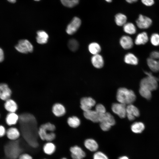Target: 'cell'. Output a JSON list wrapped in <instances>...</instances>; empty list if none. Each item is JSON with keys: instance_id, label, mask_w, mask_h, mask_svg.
<instances>
[{"instance_id": "603a6c76", "label": "cell", "mask_w": 159, "mask_h": 159, "mask_svg": "<svg viewBox=\"0 0 159 159\" xmlns=\"http://www.w3.org/2000/svg\"><path fill=\"white\" fill-rule=\"evenodd\" d=\"M19 119V116L15 112H9L7 115L6 120L9 125L16 124Z\"/></svg>"}, {"instance_id": "d6a6232c", "label": "cell", "mask_w": 159, "mask_h": 159, "mask_svg": "<svg viewBox=\"0 0 159 159\" xmlns=\"http://www.w3.org/2000/svg\"><path fill=\"white\" fill-rule=\"evenodd\" d=\"M60 1L64 6L72 8L78 4L79 0H60Z\"/></svg>"}, {"instance_id": "f35d334b", "label": "cell", "mask_w": 159, "mask_h": 159, "mask_svg": "<svg viewBox=\"0 0 159 159\" xmlns=\"http://www.w3.org/2000/svg\"><path fill=\"white\" fill-rule=\"evenodd\" d=\"M141 1L143 4L148 6H151L155 3L154 0H141Z\"/></svg>"}, {"instance_id": "7dc6e473", "label": "cell", "mask_w": 159, "mask_h": 159, "mask_svg": "<svg viewBox=\"0 0 159 159\" xmlns=\"http://www.w3.org/2000/svg\"><path fill=\"white\" fill-rule=\"evenodd\" d=\"M34 0L36 1H40V0Z\"/></svg>"}, {"instance_id": "4316f807", "label": "cell", "mask_w": 159, "mask_h": 159, "mask_svg": "<svg viewBox=\"0 0 159 159\" xmlns=\"http://www.w3.org/2000/svg\"><path fill=\"white\" fill-rule=\"evenodd\" d=\"M145 128L144 124L140 122H135L131 126V129L132 132L136 133H141L144 130Z\"/></svg>"}, {"instance_id": "d4e9b609", "label": "cell", "mask_w": 159, "mask_h": 159, "mask_svg": "<svg viewBox=\"0 0 159 159\" xmlns=\"http://www.w3.org/2000/svg\"><path fill=\"white\" fill-rule=\"evenodd\" d=\"M84 145L87 149L91 151H96L98 147L96 141L92 139H88L85 140L84 142Z\"/></svg>"}, {"instance_id": "4fadbf2b", "label": "cell", "mask_w": 159, "mask_h": 159, "mask_svg": "<svg viewBox=\"0 0 159 159\" xmlns=\"http://www.w3.org/2000/svg\"><path fill=\"white\" fill-rule=\"evenodd\" d=\"M12 92L8 85L5 83L0 84V99L6 101L10 98Z\"/></svg>"}, {"instance_id": "6da1fadb", "label": "cell", "mask_w": 159, "mask_h": 159, "mask_svg": "<svg viewBox=\"0 0 159 159\" xmlns=\"http://www.w3.org/2000/svg\"><path fill=\"white\" fill-rule=\"evenodd\" d=\"M19 141L17 140H12L5 146L4 152L8 159H18L21 154L25 153L24 144L22 145Z\"/></svg>"}, {"instance_id": "7bdbcfd3", "label": "cell", "mask_w": 159, "mask_h": 159, "mask_svg": "<svg viewBox=\"0 0 159 159\" xmlns=\"http://www.w3.org/2000/svg\"><path fill=\"white\" fill-rule=\"evenodd\" d=\"M118 159H129V158L126 156H124L119 157Z\"/></svg>"}, {"instance_id": "d590c367", "label": "cell", "mask_w": 159, "mask_h": 159, "mask_svg": "<svg viewBox=\"0 0 159 159\" xmlns=\"http://www.w3.org/2000/svg\"><path fill=\"white\" fill-rule=\"evenodd\" d=\"M93 159H108L107 157L101 152L95 153L93 155Z\"/></svg>"}, {"instance_id": "5b68a950", "label": "cell", "mask_w": 159, "mask_h": 159, "mask_svg": "<svg viewBox=\"0 0 159 159\" xmlns=\"http://www.w3.org/2000/svg\"><path fill=\"white\" fill-rule=\"evenodd\" d=\"M15 48L19 52L24 54L32 52L33 50V46L28 40L23 39L19 40L15 46Z\"/></svg>"}, {"instance_id": "ac0fdd59", "label": "cell", "mask_w": 159, "mask_h": 159, "mask_svg": "<svg viewBox=\"0 0 159 159\" xmlns=\"http://www.w3.org/2000/svg\"><path fill=\"white\" fill-rule=\"evenodd\" d=\"M4 107L5 109L9 112H15L18 109L16 103L10 98L5 101Z\"/></svg>"}, {"instance_id": "7402d4cb", "label": "cell", "mask_w": 159, "mask_h": 159, "mask_svg": "<svg viewBox=\"0 0 159 159\" xmlns=\"http://www.w3.org/2000/svg\"><path fill=\"white\" fill-rule=\"evenodd\" d=\"M43 149L45 154L50 155L55 152L56 150V146L52 142H47L44 145Z\"/></svg>"}, {"instance_id": "ba28073f", "label": "cell", "mask_w": 159, "mask_h": 159, "mask_svg": "<svg viewBox=\"0 0 159 159\" xmlns=\"http://www.w3.org/2000/svg\"><path fill=\"white\" fill-rule=\"evenodd\" d=\"M81 24L80 19L78 17H74L67 26V33L69 35L74 34L78 30Z\"/></svg>"}, {"instance_id": "7a4b0ae2", "label": "cell", "mask_w": 159, "mask_h": 159, "mask_svg": "<svg viewBox=\"0 0 159 159\" xmlns=\"http://www.w3.org/2000/svg\"><path fill=\"white\" fill-rule=\"evenodd\" d=\"M136 99V95L132 90L121 87L117 90L116 99L119 102L126 105L132 104L135 101Z\"/></svg>"}, {"instance_id": "2e32d148", "label": "cell", "mask_w": 159, "mask_h": 159, "mask_svg": "<svg viewBox=\"0 0 159 159\" xmlns=\"http://www.w3.org/2000/svg\"><path fill=\"white\" fill-rule=\"evenodd\" d=\"M105 122L110 124L112 126L114 125L115 121L113 116L109 112L99 114V122Z\"/></svg>"}, {"instance_id": "b9f144b4", "label": "cell", "mask_w": 159, "mask_h": 159, "mask_svg": "<svg viewBox=\"0 0 159 159\" xmlns=\"http://www.w3.org/2000/svg\"><path fill=\"white\" fill-rule=\"evenodd\" d=\"M128 3L131 4L137 2L138 0H125Z\"/></svg>"}, {"instance_id": "bcb514c9", "label": "cell", "mask_w": 159, "mask_h": 159, "mask_svg": "<svg viewBox=\"0 0 159 159\" xmlns=\"http://www.w3.org/2000/svg\"><path fill=\"white\" fill-rule=\"evenodd\" d=\"M61 159H68L65 157H63V158H62Z\"/></svg>"}, {"instance_id": "f1b7e54d", "label": "cell", "mask_w": 159, "mask_h": 159, "mask_svg": "<svg viewBox=\"0 0 159 159\" xmlns=\"http://www.w3.org/2000/svg\"><path fill=\"white\" fill-rule=\"evenodd\" d=\"M123 26L124 31L128 34H133L136 32V27L132 23H126Z\"/></svg>"}, {"instance_id": "7c38bea8", "label": "cell", "mask_w": 159, "mask_h": 159, "mask_svg": "<svg viewBox=\"0 0 159 159\" xmlns=\"http://www.w3.org/2000/svg\"><path fill=\"white\" fill-rule=\"evenodd\" d=\"M52 112L56 117H60L64 116L66 113V109L64 106L60 103L54 104L52 107Z\"/></svg>"}, {"instance_id": "30bf717a", "label": "cell", "mask_w": 159, "mask_h": 159, "mask_svg": "<svg viewBox=\"0 0 159 159\" xmlns=\"http://www.w3.org/2000/svg\"><path fill=\"white\" fill-rule=\"evenodd\" d=\"M80 108L84 112L91 110L96 104L95 101L91 97H84L80 101Z\"/></svg>"}, {"instance_id": "52a82bcc", "label": "cell", "mask_w": 159, "mask_h": 159, "mask_svg": "<svg viewBox=\"0 0 159 159\" xmlns=\"http://www.w3.org/2000/svg\"><path fill=\"white\" fill-rule=\"evenodd\" d=\"M126 105L121 103H115L112 105V111L120 118L125 117L126 115Z\"/></svg>"}, {"instance_id": "cb8c5ba5", "label": "cell", "mask_w": 159, "mask_h": 159, "mask_svg": "<svg viewBox=\"0 0 159 159\" xmlns=\"http://www.w3.org/2000/svg\"><path fill=\"white\" fill-rule=\"evenodd\" d=\"M125 62L128 64L136 65L138 63V58L133 54L129 53L125 55L124 58Z\"/></svg>"}, {"instance_id": "74e56055", "label": "cell", "mask_w": 159, "mask_h": 159, "mask_svg": "<svg viewBox=\"0 0 159 159\" xmlns=\"http://www.w3.org/2000/svg\"><path fill=\"white\" fill-rule=\"evenodd\" d=\"M18 159H33L32 157L27 153H23L21 154Z\"/></svg>"}, {"instance_id": "c3c4849f", "label": "cell", "mask_w": 159, "mask_h": 159, "mask_svg": "<svg viewBox=\"0 0 159 159\" xmlns=\"http://www.w3.org/2000/svg\"><path fill=\"white\" fill-rule=\"evenodd\" d=\"M45 159V158H44V159Z\"/></svg>"}, {"instance_id": "e0dca14e", "label": "cell", "mask_w": 159, "mask_h": 159, "mask_svg": "<svg viewBox=\"0 0 159 159\" xmlns=\"http://www.w3.org/2000/svg\"><path fill=\"white\" fill-rule=\"evenodd\" d=\"M83 115L87 119L94 122H99V114L96 111L91 110L84 112Z\"/></svg>"}, {"instance_id": "9c48e42d", "label": "cell", "mask_w": 159, "mask_h": 159, "mask_svg": "<svg viewBox=\"0 0 159 159\" xmlns=\"http://www.w3.org/2000/svg\"><path fill=\"white\" fill-rule=\"evenodd\" d=\"M126 115L128 119L132 121L134 120L136 117L140 115V112L137 107L132 104L126 106Z\"/></svg>"}, {"instance_id": "8fae6325", "label": "cell", "mask_w": 159, "mask_h": 159, "mask_svg": "<svg viewBox=\"0 0 159 159\" xmlns=\"http://www.w3.org/2000/svg\"><path fill=\"white\" fill-rule=\"evenodd\" d=\"M69 151L72 159H82L86 155L85 152L82 149L77 145L71 147Z\"/></svg>"}, {"instance_id": "ffe728a7", "label": "cell", "mask_w": 159, "mask_h": 159, "mask_svg": "<svg viewBox=\"0 0 159 159\" xmlns=\"http://www.w3.org/2000/svg\"><path fill=\"white\" fill-rule=\"evenodd\" d=\"M148 35L145 32H143L138 34L134 41L137 45H141L145 44L148 41Z\"/></svg>"}, {"instance_id": "3957f363", "label": "cell", "mask_w": 159, "mask_h": 159, "mask_svg": "<svg viewBox=\"0 0 159 159\" xmlns=\"http://www.w3.org/2000/svg\"><path fill=\"white\" fill-rule=\"evenodd\" d=\"M144 73L147 76L141 80L140 86L146 88L152 92L156 90L158 87V82L159 79L150 72L145 71Z\"/></svg>"}, {"instance_id": "ab89813d", "label": "cell", "mask_w": 159, "mask_h": 159, "mask_svg": "<svg viewBox=\"0 0 159 159\" xmlns=\"http://www.w3.org/2000/svg\"><path fill=\"white\" fill-rule=\"evenodd\" d=\"M6 131L4 127L2 125H0V137L4 135Z\"/></svg>"}, {"instance_id": "9a60e30c", "label": "cell", "mask_w": 159, "mask_h": 159, "mask_svg": "<svg viewBox=\"0 0 159 159\" xmlns=\"http://www.w3.org/2000/svg\"><path fill=\"white\" fill-rule=\"evenodd\" d=\"M93 66L97 69L102 68L104 65V60L102 57L99 54L93 55L91 58Z\"/></svg>"}, {"instance_id": "277c9868", "label": "cell", "mask_w": 159, "mask_h": 159, "mask_svg": "<svg viewBox=\"0 0 159 159\" xmlns=\"http://www.w3.org/2000/svg\"><path fill=\"white\" fill-rule=\"evenodd\" d=\"M147 62L148 67L152 71L159 72V52H152L147 59Z\"/></svg>"}, {"instance_id": "f546056e", "label": "cell", "mask_w": 159, "mask_h": 159, "mask_svg": "<svg viewBox=\"0 0 159 159\" xmlns=\"http://www.w3.org/2000/svg\"><path fill=\"white\" fill-rule=\"evenodd\" d=\"M127 20V16L122 14L118 13L115 16V21L118 26H123L126 23Z\"/></svg>"}, {"instance_id": "8992f818", "label": "cell", "mask_w": 159, "mask_h": 159, "mask_svg": "<svg viewBox=\"0 0 159 159\" xmlns=\"http://www.w3.org/2000/svg\"><path fill=\"white\" fill-rule=\"evenodd\" d=\"M137 26L140 29H145L150 27L152 23V21L149 17L140 14L136 21Z\"/></svg>"}, {"instance_id": "4dcf8cb0", "label": "cell", "mask_w": 159, "mask_h": 159, "mask_svg": "<svg viewBox=\"0 0 159 159\" xmlns=\"http://www.w3.org/2000/svg\"><path fill=\"white\" fill-rule=\"evenodd\" d=\"M139 93L141 96L147 100H150L152 97V93L150 90L144 87L140 86Z\"/></svg>"}, {"instance_id": "5bb4252c", "label": "cell", "mask_w": 159, "mask_h": 159, "mask_svg": "<svg viewBox=\"0 0 159 159\" xmlns=\"http://www.w3.org/2000/svg\"><path fill=\"white\" fill-rule=\"evenodd\" d=\"M120 44L123 49H129L133 47V42L130 37L124 35L122 36L120 38Z\"/></svg>"}, {"instance_id": "484cf974", "label": "cell", "mask_w": 159, "mask_h": 159, "mask_svg": "<svg viewBox=\"0 0 159 159\" xmlns=\"http://www.w3.org/2000/svg\"><path fill=\"white\" fill-rule=\"evenodd\" d=\"M67 123L68 126L73 128L78 127L80 124L79 118L76 116H72L68 117L67 119Z\"/></svg>"}, {"instance_id": "d6986e66", "label": "cell", "mask_w": 159, "mask_h": 159, "mask_svg": "<svg viewBox=\"0 0 159 159\" xmlns=\"http://www.w3.org/2000/svg\"><path fill=\"white\" fill-rule=\"evenodd\" d=\"M6 133L8 138L11 140H17L20 135L19 130L14 127L9 128L6 131Z\"/></svg>"}, {"instance_id": "ee69618b", "label": "cell", "mask_w": 159, "mask_h": 159, "mask_svg": "<svg viewBox=\"0 0 159 159\" xmlns=\"http://www.w3.org/2000/svg\"><path fill=\"white\" fill-rule=\"evenodd\" d=\"M9 2L11 3H14L16 2V0H7Z\"/></svg>"}, {"instance_id": "e575fe53", "label": "cell", "mask_w": 159, "mask_h": 159, "mask_svg": "<svg viewBox=\"0 0 159 159\" xmlns=\"http://www.w3.org/2000/svg\"><path fill=\"white\" fill-rule=\"evenodd\" d=\"M95 110L99 114H102L106 112L105 108L101 104H98L96 105Z\"/></svg>"}, {"instance_id": "f6af8a7d", "label": "cell", "mask_w": 159, "mask_h": 159, "mask_svg": "<svg viewBox=\"0 0 159 159\" xmlns=\"http://www.w3.org/2000/svg\"><path fill=\"white\" fill-rule=\"evenodd\" d=\"M106 1L108 2H111L112 0H105Z\"/></svg>"}, {"instance_id": "1f68e13d", "label": "cell", "mask_w": 159, "mask_h": 159, "mask_svg": "<svg viewBox=\"0 0 159 159\" xmlns=\"http://www.w3.org/2000/svg\"><path fill=\"white\" fill-rule=\"evenodd\" d=\"M67 45L69 49L71 51L74 52L78 49L79 47V44L76 39H71L69 40Z\"/></svg>"}, {"instance_id": "60d3db41", "label": "cell", "mask_w": 159, "mask_h": 159, "mask_svg": "<svg viewBox=\"0 0 159 159\" xmlns=\"http://www.w3.org/2000/svg\"><path fill=\"white\" fill-rule=\"evenodd\" d=\"M4 53L2 49L0 48V62H2L4 59Z\"/></svg>"}, {"instance_id": "83f0119b", "label": "cell", "mask_w": 159, "mask_h": 159, "mask_svg": "<svg viewBox=\"0 0 159 159\" xmlns=\"http://www.w3.org/2000/svg\"><path fill=\"white\" fill-rule=\"evenodd\" d=\"M88 49L90 52L93 55L98 54L101 48L100 45L96 42H92L89 44Z\"/></svg>"}, {"instance_id": "8d00e7d4", "label": "cell", "mask_w": 159, "mask_h": 159, "mask_svg": "<svg viewBox=\"0 0 159 159\" xmlns=\"http://www.w3.org/2000/svg\"><path fill=\"white\" fill-rule=\"evenodd\" d=\"M100 126L102 130L106 131L109 130L112 126L109 123L102 122H100Z\"/></svg>"}, {"instance_id": "836d02e7", "label": "cell", "mask_w": 159, "mask_h": 159, "mask_svg": "<svg viewBox=\"0 0 159 159\" xmlns=\"http://www.w3.org/2000/svg\"><path fill=\"white\" fill-rule=\"evenodd\" d=\"M151 44L155 46H159V34L157 33L152 34L150 39Z\"/></svg>"}, {"instance_id": "44dd1931", "label": "cell", "mask_w": 159, "mask_h": 159, "mask_svg": "<svg viewBox=\"0 0 159 159\" xmlns=\"http://www.w3.org/2000/svg\"><path fill=\"white\" fill-rule=\"evenodd\" d=\"M37 34L36 39L38 43L44 44L47 42L49 35L46 32L43 30H39L37 32Z\"/></svg>"}]
</instances>
